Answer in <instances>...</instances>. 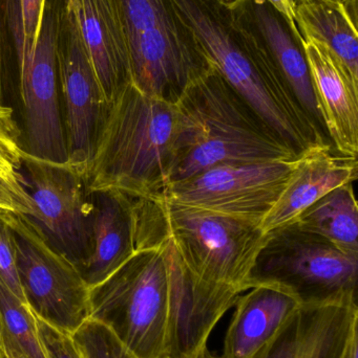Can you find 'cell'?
I'll list each match as a JSON object with an SVG mask.
<instances>
[{
	"label": "cell",
	"mask_w": 358,
	"mask_h": 358,
	"mask_svg": "<svg viewBox=\"0 0 358 358\" xmlns=\"http://www.w3.org/2000/svg\"><path fill=\"white\" fill-rule=\"evenodd\" d=\"M166 239L139 250L90 288V319L109 328L136 358H165L170 301Z\"/></svg>",
	"instance_id": "obj_5"
},
{
	"label": "cell",
	"mask_w": 358,
	"mask_h": 358,
	"mask_svg": "<svg viewBox=\"0 0 358 358\" xmlns=\"http://www.w3.org/2000/svg\"><path fill=\"white\" fill-rule=\"evenodd\" d=\"M90 198L92 252L80 273L92 288L141 250L139 198L111 189L92 192Z\"/></svg>",
	"instance_id": "obj_16"
},
{
	"label": "cell",
	"mask_w": 358,
	"mask_h": 358,
	"mask_svg": "<svg viewBox=\"0 0 358 358\" xmlns=\"http://www.w3.org/2000/svg\"><path fill=\"white\" fill-rule=\"evenodd\" d=\"M202 358H220V357H214V355H210V353H209V352H207V353H206V355H204V357H202Z\"/></svg>",
	"instance_id": "obj_35"
},
{
	"label": "cell",
	"mask_w": 358,
	"mask_h": 358,
	"mask_svg": "<svg viewBox=\"0 0 358 358\" xmlns=\"http://www.w3.org/2000/svg\"><path fill=\"white\" fill-rule=\"evenodd\" d=\"M302 0H298V2ZM328 1L336 2V3L342 4L347 10H348L350 16L357 21V8H358V0H328ZM296 3V4H298Z\"/></svg>",
	"instance_id": "obj_32"
},
{
	"label": "cell",
	"mask_w": 358,
	"mask_h": 358,
	"mask_svg": "<svg viewBox=\"0 0 358 358\" xmlns=\"http://www.w3.org/2000/svg\"><path fill=\"white\" fill-rule=\"evenodd\" d=\"M57 58L59 106L67 163L84 173L109 104L101 90L69 0L63 6L59 22Z\"/></svg>",
	"instance_id": "obj_11"
},
{
	"label": "cell",
	"mask_w": 358,
	"mask_h": 358,
	"mask_svg": "<svg viewBox=\"0 0 358 358\" xmlns=\"http://www.w3.org/2000/svg\"><path fill=\"white\" fill-rule=\"evenodd\" d=\"M267 1L273 4L282 14L285 15L289 20L294 22V12H296L298 0H267Z\"/></svg>",
	"instance_id": "obj_31"
},
{
	"label": "cell",
	"mask_w": 358,
	"mask_h": 358,
	"mask_svg": "<svg viewBox=\"0 0 358 358\" xmlns=\"http://www.w3.org/2000/svg\"><path fill=\"white\" fill-rule=\"evenodd\" d=\"M357 334V304L301 305L252 358H340Z\"/></svg>",
	"instance_id": "obj_15"
},
{
	"label": "cell",
	"mask_w": 358,
	"mask_h": 358,
	"mask_svg": "<svg viewBox=\"0 0 358 358\" xmlns=\"http://www.w3.org/2000/svg\"><path fill=\"white\" fill-rule=\"evenodd\" d=\"M8 358H25V357H21V355H8Z\"/></svg>",
	"instance_id": "obj_36"
},
{
	"label": "cell",
	"mask_w": 358,
	"mask_h": 358,
	"mask_svg": "<svg viewBox=\"0 0 358 358\" xmlns=\"http://www.w3.org/2000/svg\"><path fill=\"white\" fill-rule=\"evenodd\" d=\"M216 1L221 2V3L227 4V6H229V4L233 3L235 0H216Z\"/></svg>",
	"instance_id": "obj_34"
},
{
	"label": "cell",
	"mask_w": 358,
	"mask_h": 358,
	"mask_svg": "<svg viewBox=\"0 0 358 358\" xmlns=\"http://www.w3.org/2000/svg\"><path fill=\"white\" fill-rule=\"evenodd\" d=\"M0 212L32 216L33 201L27 187L20 181L13 180L0 174Z\"/></svg>",
	"instance_id": "obj_29"
},
{
	"label": "cell",
	"mask_w": 358,
	"mask_h": 358,
	"mask_svg": "<svg viewBox=\"0 0 358 358\" xmlns=\"http://www.w3.org/2000/svg\"><path fill=\"white\" fill-rule=\"evenodd\" d=\"M0 282L25 303L16 266L14 234L0 213Z\"/></svg>",
	"instance_id": "obj_27"
},
{
	"label": "cell",
	"mask_w": 358,
	"mask_h": 358,
	"mask_svg": "<svg viewBox=\"0 0 358 358\" xmlns=\"http://www.w3.org/2000/svg\"><path fill=\"white\" fill-rule=\"evenodd\" d=\"M357 172V159L340 155L331 144L304 151L277 203L261 223V229L267 234L291 224L332 189L355 182Z\"/></svg>",
	"instance_id": "obj_17"
},
{
	"label": "cell",
	"mask_w": 358,
	"mask_h": 358,
	"mask_svg": "<svg viewBox=\"0 0 358 358\" xmlns=\"http://www.w3.org/2000/svg\"><path fill=\"white\" fill-rule=\"evenodd\" d=\"M82 358H136L99 322L88 319L71 334Z\"/></svg>",
	"instance_id": "obj_25"
},
{
	"label": "cell",
	"mask_w": 358,
	"mask_h": 358,
	"mask_svg": "<svg viewBox=\"0 0 358 358\" xmlns=\"http://www.w3.org/2000/svg\"><path fill=\"white\" fill-rule=\"evenodd\" d=\"M33 52L25 36L20 0H0V92L20 77Z\"/></svg>",
	"instance_id": "obj_24"
},
{
	"label": "cell",
	"mask_w": 358,
	"mask_h": 358,
	"mask_svg": "<svg viewBox=\"0 0 358 358\" xmlns=\"http://www.w3.org/2000/svg\"><path fill=\"white\" fill-rule=\"evenodd\" d=\"M214 69L298 155L331 144L302 108L252 40L233 20L230 6L216 0H172Z\"/></svg>",
	"instance_id": "obj_2"
},
{
	"label": "cell",
	"mask_w": 358,
	"mask_h": 358,
	"mask_svg": "<svg viewBox=\"0 0 358 358\" xmlns=\"http://www.w3.org/2000/svg\"><path fill=\"white\" fill-rule=\"evenodd\" d=\"M353 183L340 185L326 194L294 223L325 238L342 252L358 256V204Z\"/></svg>",
	"instance_id": "obj_22"
},
{
	"label": "cell",
	"mask_w": 358,
	"mask_h": 358,
	"mask_svg": "<svg viewBox=\"0 0 358 358\" xmlns=\"http://www.w3.org/2000/svg\"><path fill=\"white\" fill-rule=\"evenodd\" d=\"M130 52L132 84L176 104L187 87L214 67L172 0H111Z\"/></svg>",
	"instance_id": "obj_4"
},
{
	"label": "cell",
	"mask_w": 358,
	"mask_h": 358,
	"mask_svg": "<svg viewBox=\"0 0 358 358\" xmlns=\"http://www.w3.org/2000/svg\"><path fill=\"white\" fill-rule=\"evenodd\" d=\"M300 306L281 288L256 285L246 290L233 307L220 358H252Z\"/></svg>",
	"instance_id": "obj_20"
},
{
	"label": "cell",
	"mask_w": 358,
	"mask_h": 358,
	"mask_svg": "<svg viewBox=\"0 0 358 358\" xmlns=\"http://www.w3.org/2000/svg\"><path fill=\"white\" fill-rule=\"evenodd\" d=\"M294 22L305 43L327 48L358 81L357 21L342 4L302 0L296 4Z\"/></svg>",
	"instance_id": "obj_21"
},
{
	"label": "cell",
	"mask_w": 358,
	"mask_h": 358,
	"mask_svg": "<svg viewBox=\"0 0 358 358\" xmlns=\"http://www.w3.org/2000/svg\"><path fill=\"white\" fill-rule=\"evenodd\" d=\"M0 341L6 357L46 358L38 334L36 317L27 303L0 282Z\"/></svg>",
	"instance_id": "obj_23"
},
{
	"label": "cell",
	"mask_w": 358,
	"mask_h": 358,
	"mask_svg": "<svg viewBox=\"0 0 358 358\" xmlns=\"http://www.w3.org/2000/svg\"><path fill=\"white\" fill-rule=\"evenodd\" d=\"M229 6L237 27L252 40L309 117L326 134L315 96L306 43L296 22L289 20L267 0H235Z\"/></svg>",
	"instance_id": "obj_14"
},
{
	"label": "cell",
	"mask_w": 358,
	"mask_h": 358,
	"mask_svg": "<svg viewBox=\"0 0 358 358\" xmlns=\"http://www.w3.org/2000/svg\"><path fill=\"white\" fill-rule=\"evenodd\" d=\"M324 128L336 152L357 159L358 81L323 45L306 43Z\"/></svg>",
	"instance_id": "obj_18"
},
{
	"label": "cell",
	"mask_w": 358,
	"mask_h": 358,
	"mask_svg": "<svg viewBox=\"0 0 358 358\" xmlns=\"http://www.w3.org/2000/svg\"><path fill=\"white\" fill-rule=\"evenodd\" d=\"M0 213L14 234L17 273L25 303L37 319L71 336L90 319V287L29 217Z\"/></svg>",
	"instance_id": "obj_9"
},
{
	"label": "cell",
	"mask_w": 358,
	"mask_h": 358,
	"mask_svg": "<svg viewBox=\"0 0 358 358\" xmlns=\"http://www.w3.org/2000/svg\"><path fill=\"white\" fill-rule=\"evenodd\" d=\"M177 136L176 106L130 84L109 104L84 171L88 192L160 197L170 185Z\"/></svg>",
	"instance_id": "obj_3"
},
{
	"label": "cell",
	"mask_w": 358,
	"mask_h": 358,
	"mask_svg": "<svg viewBox=\"0 0 358 358\" xmlns=\"http://www.w3.org/2000/svg\"><path fill=\"white\" fill-rule=\"evenodd\" d=\"M340 358H358V334L352 338Z\"/></svg>",
	"instance_id": "obj_33"
},
{
	"label": "cell",
	"mask_w": 358,
	"mask_h": 358,
	"mask_svg": "<svg viewBox=\"0 0 358 358\" xmlns=\"http://www.w3.org/2000/svg\"><path fill=\"white\" fill-rule=\"evenodd\" d=\"M298 159L210 168L168 185L158 198L261 225L285 189Z\"/></svg>",
	"instance_id": "obj_12"
},
{
	"label": "cell",
	"mask_w": 358,
	"mask_h": 358,
	"mask_svg": "<svg viewBox=\"0 0 358 358\" xmlns=\"http://www.w3.org/2000/svg\"><path fill=\"white\" fill-rule=\"evenodd\" d=\"M67 1L46 0L31 63L11 87L0 92V105L12 111L22 152L55 163H67L57 58L59 22Z\"/></svg>",
	"instance_id": "obj_8"
},
{
	"label": "cell",
	"mask_w": 358,
	"mask_h": 358,
	"mask_svg": "<svg viewBox=\"0 0 358 358\" xmlns=\"http://www.w3.org/2000/svg\"><path fill=\"white\" fill-rule=\"evenodd\" d=\"M170 185L223 165L288 163L300 157L212 67L174 104Z\"/></svg>",
	"instance_id": "obj_1"
},
{
	"label": "cell",
	"mask_w": 358,
	"mask_h": 358,
	"mask_svg": "<svg viewBox=\"0 0 358 358\" xmlns=\"http://www.w3.org/2000/svg\"><path fill=\"white\" fill-rule=\"evenodd\" d=\"M2 351V349H1V341H0V352H1Z\"/></svg>",
	"instance_id": "obj_38"
},
{
	"label": "cell",
	"mask_w": 358,
	"mask_h": 358,
	"mask_svg": "<svg viewBox=\"0 0 358 358\" xmlns=\"http://www.w3.org/2000/svg\"><path fill=\"white\" fill-rule=\"evenodd\" d=\"M22 167L34 206L33 215L27 217L50 246L67 257L80 273L92 252L94 215L83 173L71 164L25 153Z\"/></svg>",
	"instance_id": "obj_10"
},
{
	"label": "cell",
	"mask_w": 358,
	"mask_h": 358,
	"mask_svg": "<svg viewBox=\"0 0 358 358\" xmlns=\"http://www.w3.org/2000/svg\"><path fill=\"white\" fill-rule=\"evenodd\" d=\"M165 254L170 283L165 358H202L214 328L242 294L193 275L168 237Z\"/></svg>",
	"instance_id": "obj_13"
},
{
	"label": "cell",
	"mask_w": 358,
	"mask_h": 358,
	"mask_svg": "<svg viewBox=\"0 0 358 358\" xmlns=\"http://www.w3.org/2000/svg\"><path fill=\"white\" fill-rule=\"evenodd\" d=\"M109 104L132 84L130 52L111 0H69Z\"/></svg>",
	"instance_id": "obj_19"
},
{
	"label": "cell",
	"mask_w": 358,
	"mask_h": 358,
	"mask_svg": "<svg viewBox=\"0 0 358 358\" xmlns=\"http://www.w3.org/2000/svg\"><path fill=\"white\" fill-rule=\"evenodd\" d=\"M38 334L46 358H82L71 336L36 317Z\"/></svg>",
	"instance_id": "obj_28"
},
{
	"label": "cell",
	"mask_w": 358,
	"mask_h": 358,
	"mask_svg": "<svg viewBox=\"0 0 358 358\" xmlns=\"http://www.w3.org/2000/svg\"><path fill=\"white\" fill-rule=\"evenodd\" d=\"M358 256L291 223L267 233L250 288H281L300 305L357 304Z\"/></svg>",
	"instance_id": "obj_6"
},
{
	"label": "cell",
	"mask_w": 358,
	"mask_h": 358,
	"mask_svg": "<svg viewBox=\"0 0 358 358\" xmlns=\"http://www.w3.org/2000/svg\"><path fill=\"white\" fill-rule=\"evenodd\" d=\"M12 111L0 105V174L25 185L21 176L23 152Z\"/></svg>",
	"instance_id": "obj_26"
},
{
	"label": "cell",
	"mask_w": 358,
	"mask_h": 358,
	"mask_svg": "<svg viewBox=\"0 0 358 358\" xmlns=\"http://www.w3.org/2000/svg\"><path fill=\"white\" fill-rule=\"evenodd\" d=\"M44 3L46 0H20L25 36L32 48L35 46L39 35Z\"/></svg>",
	"instance_id": "obj_30"
},
{
	"label": "cell",
	"mask_w": 358,
	"mask_h": 358,
	"mask_svg": "<svg viewBox=\"0 0 358 358\" xmlns=\"http://www.w3.org/2000/svg\"><path fill=\"white\" fill-rule=\"evenodd\" d=\"M159 202L167 237L193 275L243 294L267 234L260 225L210 210Z\"/></svg>",
	"instance_id": "obj_7"
},
{
	"label": "cell",
	"mask_w": 358,
	"mask_h": 358,
	"mask_svg": "<svg viewBox=\"0 0 358 358\" xmlns=\"http://www.w3.org/2000/svg\"><path fill=\"white\" fill-rule=\"evenodd\" d=\"M0 358H8V357H6V355H4V351H1V352H0Z\"/></svg>",
	"instance_id": "obj_37"
}]
</instances>
